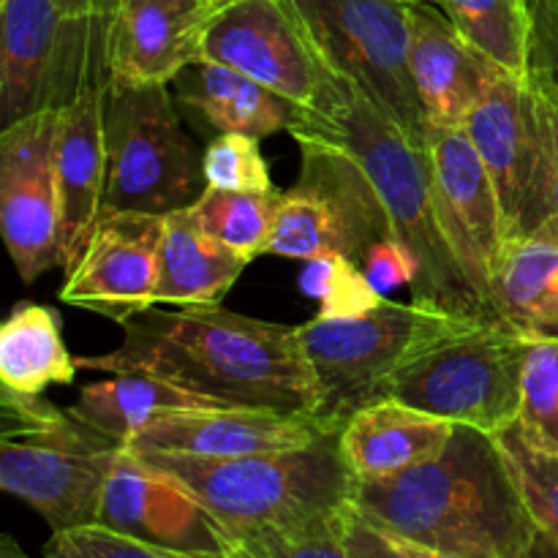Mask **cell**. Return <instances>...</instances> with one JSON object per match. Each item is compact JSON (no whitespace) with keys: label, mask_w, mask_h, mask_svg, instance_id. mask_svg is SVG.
I'll return each instance as SVG.
<instances>
[{"label":"cell","mask_w":558,"mask_h":558,"mask_svg":"<svg viewBox=\"0 0 558 558\" xmlns=\"http://www.w3.org/2000/svg\"><path fill=\"white\" fill-rule=\"evenodd\" d=\"M120 327L118 349L76 357V365L158 376L221 407L319 414V387L298 327L234 314L223 305L147 308Z\"/></svg>","instance_id":"cell-1"},{"label":"cell","mask_w":558,"mask_h":558,"mask_svg":"<svg viewBox=\"0 0 558 558\" xmlns=\"http://www.w3.org/2000/svg\"><path fill=\"white\" fill-rule=\"evenodd\" d=\"M352 505L390 537L458 558H515L537 532L496 436L472 425L430 461L354 483Z\"/></svg>","instance_id":"cell-2"},{"label":"cell","mask_w":558,"mask_h":558,"mask_svg":"<svg viewBox=\"0 0 558 558\" xmlns=\"http://www.w3.org/2000/svg\"><path fill=\"white\" fill-rule=\"evenodd\" d=\"M303 129L336 142L368 174L390 216L396 238L420 259L414 303L480 325H505L469 283L439 223L428 150L414 145L363 90L327 71L319 101L300 109L289 131Z\"/></svg>","instance_id":"cell-3"},{"label":"cell","mask_w":558,"mask_h":558,"mask_svg":"<svg viewBox=\"0 0 558 558\" xmlns=\"http://www.w3.org/2000/svg\"><path fill=\"white\" fill-rule=\"evenodd\" d=\"M140 456L185 485L221 523L232 545L256 532H298L336 521L354 496L341 430L298 450L243 458Z\"/></svg>","instance_id":"cell-4"},{"label":"cell","mask_w":558,"mask_h":558,"mask_svg":"<svg viewBox=\"0 0 558 558\" xmlns=\"http://www.w3.org/2000/svg\"><path fill=\"white\" fill-rule=\"evenodd\" d=\"M0 488L25 501L52 534L96 526L104 485L125 445L44 396H0Z\"/></svg>","instance_id":"cell-5"},{"label":"cell","mask_w":558,"mask_h":558,"mask_svg":"<svg viewBox=\"0 0 558 558\" xmlns=\"http://www.w3.org/2000/svg\"><path fill=\"white\" fill-rule=\"evenodd\" d=\"M120 0H0V125L65 109L109 76Z\"/></svg>","instance_id":"cell-6"},{"label":"cell","mask_w":558,"mask_h":558,"mask_svg":"<svg viewBox=\"0 0 558 558\" xmlns=\"http://www.w3.org/2000/svg\"><path fill=\"white\" fill-rule=\"evenodd\" d=\"M325 71L363 90L417 147L430 123L412 76L407 0H283Z\"/></svg>","instance_id":"cell-7"},{"label":"cell","mask_w":558,"mask_h":558,"mask_svg":"<svg viewBox=\"0 0 558 558\" xmlns=\"http://www.w3.org/2000/svg\"><path fill=\"white\" fill-rule=\"evenodd\" d=\"M461 319L423 303H392L354 319H316L300 325V343L319 387L322 417L347 423L379 398L381 387L412 360L441 341L474 330Z\"/></svg>","instance_id":"cell-8"},{"label":"cell","mask_w":558,"mask_h":558,"mask_svg":"<svg viewBox=\"0 0 558 558\" xmlns=\"http://www.w3.org/2000/svg\"><path fill=\"white\" fill-rule=\"evenodd\" d=\"M107 213H167L191 207L207 189L202 156L174 112L169 85L109 76L104 96Z\"/></svg>","instance_id":"cell-9"},{"label":"cell","mask_w":558,"mask_h":558,"mask_svg":"<svg viewBox=\"0 0 558 558\" xmlns=\"http://www.w3.org/2000/svg\"><path fill=\"white\" fill-rule=\"evenodd\" d=\"M532 338L507 325H480L428 349L398 371L379 398L499 434L521 412V381ZM376 398V401H379Z\"/></svg>","instance_id":"cell-10"},{"label":"cell","mask_w":558,"mask_h":558,"mask_svg":"<svg viewBox=\"0 0 558 558\" xmlns=\"http://www.w3.org/2000/svg\"><path fill=\"white\" fill-rule=\"evenodd\" d=\"M289 134L303 153V172L281 196L267 254L298 262L347 254L360 262L371 245L396 238L368 174L343 147L314 131Z\"/></svg>","instance_id":"cell-11"},{"label":"cell","mask_w":558,"mask_h":558,"mask_svg":"<svg viewBox=\"0 0 558 558\" xmlns=\"http://www.w3.org/2000/svg\"><path fill=\"white\" fill-rule=\"evenodd\" d=\"M463 129L494 180L505 240L529 234L554 216L548 120L529 76L496 65Z\"/></svg>","instance_id":"cell-12"},{"label":"cell","mask_w":558,"mask_h":558,"mask_svg":"<svg viewBox=\"0 0 558 558\" xmlns=\"http://www.w3.org/2000/svg\"><path fill=\"white\" fill-rule=\"evenodd\" d=\"M60 112L44 109L0 131V223L25 283L60 267L58 153Z\"/></svg>","instance_id":"cell-13"},{"label":"cell","mask_w":558,"mask_h":558,"mask_svg":"<svg viewBox=\"0 0 558 558\" xmlns=\"http://www.w3.org/2000/svg\"><path fill=\"white\" fill-rule=\"evenodd\" d=\"M202 60L251 76L298 109L314 107L327 82L283 0H229L207 27Z\"/></svg>","instance_id":"cell-14"},{"label":"cell","mask_w":558,"mask_h":558,"mask_svg":"<svg viewBox=\"0 0 558 558\" xmlns=\"http://www.w3.org/2000/svg\"><path fill=\"white\" fill-rule=\"evenodd\" d=\"M163 216L107 213L87 238L80 259L63 270L58 298L125 325L156 305Z\"/></svg>","instance_id":"cell-15"},{"label":"cell","mask_w":558,"mask_h":558,"mask_svg":"<svg viewBox=\"0 0 558 558\" xmlns=\"http://www.w3.org/2000/svg\"><path fill=\"white\" fill-rule=\"evenodd\" d=\"M428 158L436 213L447 243L474 292L499 316L490 294V276L505 245V223L494 180L463 125L430 129Z\"/></svg>","instance_id":"cell-16"},{"label":"cell","mask_w":558,"mask_h":558,"mask_svg":"<svg viewBox=\"0 0 558 558\" xmlns=\"http://www.w3.org/2000/svg\"><path fill=\"white\" fill-rule=\"evenodd\" d=\"M96 526L161 548L232 554V539L199 499L129 447L104 485Z\"/></svg>","instance_id":"cell-17"},{"label":"cell","mask_w":558,"mask_h":558,"mask_svg":"<svg viewBox=\"0 0 558 558\" xmlns=\"http://www.w3.org/2000/svg\"><path fill=\"white\" fill-rule=\"evenodd\" d=\"M341 428L343 423L322 414L238 407L183 409L153 420L129 441V450L191 458H243L316 445Z\"/></svg>","instance_id":"cell-18"},{"label":"cell","mask_w":558,"mask_h":558,"mask_svg":"<svg viewBox=\"0 0 558 558\" xmlns=\"http://www.w3.org/2000/svg\"><path fill=\"white\" fill-rule=\"evenodd\" d=\"M229 0H120L109 36V76L134 85L178 80L202 60L210 22Z\"/></svg>","instance_id":"cell-19"},{"label":"cell","mask_w":558,"mask_h":558,"mask_svg":"<svg viewBox=\"0 0 558 558\" xmlns=\"http://www.w3.org/2000/svg\"><path fill=\"white\" fill-rule=\"evenodd\" d=\"M109 76L82 87L80 96L60 112L58 196H60V270L80 259L87 238L104 216L107 189V145H104V96Z\"/></svg>","instance_id":"cell-20"},{"label":"cell","mask_w":558,"mask_h":558,"mask_svg":"<svg viewBox=\"0 0 558 558\" xmlns=\"http://www.w3.org/2000/svg\"><path fill=\"white\" fill-rule=\"evenodd\" d=\"M412 76L430 129L463 125L496 63L469 47L436 3H412Z\"/></svg>","instance_id":"cell-21"},{"label":"cell","mask_w":558,"mask_h":558,"mask_svg":"<svg viewBox=\"0 0 558 558\" xmlns=\"http://www.w3.org/2000/svg\"><path fill=\"white\" fill-rule=\"evenodd\" d=\"M456 434V423L434 417L396 398L357 409L341 428V450L354 483L401 474L430 461Z\"/></svg>","instance_id":"cell-22"},{"label":"cell","mask_w":558,"mask_h":558,"mask_svg":"<svg viewBox=\"0 0 558 558\" xmlns=\"http://www.w3.org/2000/svg\"><path fill=\"white\" fill-rule=\"evenodd\" d=\"M501 322L526 338H558V216L505 240L490 276Z\"/></svg>","instance_id":"cell-23"},{"label":"cell","mask_w":558,"mask_h":558,"mask_svg":"<svg viewBox=\"0 0 558 558\" xmlns=\"http://www.w3.org/2000/svg\"><path fill=\"white\" fill-rule=\"evenodd\" d=\"M251 262L199 227L191 207L163 216L156 305H221Z\"/></svg>","instance_id":"cell-24"},{"label":"cell","mask_w":558,"mask_h":558,"mask_svg":"<svg viewBox=\"0 0 558 558\" xmlns=\"http://www.w3.org/2000/svg\"><path fill=\"white\" fill-rule=\"evenodd\" d=\"M178 101L194 109L218 134H248L256 140L289 131L300 109L229 65L199 60L178 76Z\"/></svg>","instance_id":"cell-25"},{"label":"cell","mask_w":558,"mask_h":558,"mask_svg":"<svg viewBox=\"0 0 558 558\" xmlns=\"http://www.w3.org/2000/svg\"><path fill=\"white\" fill-rule=\"evenodd\" d=\"M221 403L202 398L196 392L174 387L158 376L147 374H109V379L80 387V396L69 412L98 434L129 447L140 430L153 420L183 409H210Z\"/></svg>","instance_id":"cell-26"},{"label":"cell","mask_w":558,"mask_h":558,"mask_svg":"<svg viewBox=\"0 0 558 558\" xmlns=\"http://www.w3.org/2000/svg\"><path fill=\"white\" fill-rule=\"evenodd\" d=\"M80 371L65 349L60 314L49 305L20 303L0 327V381L20 396H44L52 385H71Z\"/></svg>","instance_id":"cell-27"},{"label":"cell","mask_w":558,"mask_h":558,"mask_svg":"<svg viewBox=\"0 0 558 558\" xmlns=\"http://www.w3.org/2000/svg\"><path fill=\"white\" fill-rule=\"evenodd\" d=\"M469 47L510 74L526 76L529 3L526 0H441Z\"/></svg>","instance_id":"cell-28"},{"label":"cell","mask_w":558,"mask_h":558,"mask_svg":"<svg viewBox=\"0 0 558 558\" xmlns=\"http://www.w3.org/2000/svg\"><path fill=\"white\" fill-rule=\"evenodd\" d=\"M281 196V191L251 194V191L205 189V194L191 205V213L210 238L254 262L270 248Z\"/></svg>","instance_id":"cell-29"},{"label":"cell","mask_w":558,"mask_h":558,"mask_svg":"<svg viewBox=\"0 0 558 558\" xmlns=\"http://www.w3.org/2000/svg\"><path fill=\"white\" fill-rule=\"evenodd\" d=\"M496 441L510 463L512 480L532 521L558 537V450L534 441L518 420L499 430Z\"/></svg>","instance_id":"cell-30"},{"label":"cell","mask_w":558,"mask_h":558,"mask_svg":"<svg viewBox=\"0 0 558 558\" xmlns=\"http://www.w3.org/2000/svg\"><path fill=\"white\" fill-rule=\"evenodd\" d=\"M300 289L319 303L316 316L322 319H354L371 314L387 300L376 292L360 262L347 254H325L305 262Z\"/></svg>","instance_id":"cell-31"},{"label":"cell","mask_w":558,"mask_h":558,"mask_svg":"<svg viewBox=\"0 0 558 558\" xmlns=\"http://www.w3.org/2000/svg\"><path fill=\"white\" fill-rule=\"evenodd\" d=\"M518 425L534 441L558 450V338H532L523 365Z\"/></svg>","instance_id":"cell-32"},{"label":"cell","mask_w":558,"mask_h":558,"mask_svg":"<svg viewBox=\"0 0 558 558\" xmlns=\"http://www.w3.org/2000/svg\"><path fill=\"white\" fill-rule=\"evenodd\" d=\"M202 169H205L207 189L251 191V194L278 191L256 136L218 134L202 156Z\"/></svg>","instance_id":"cell-33"},{"label":"cell","mask_w":558,"mask_h":558,"mask_svg":"<svg viewBox=\"0 0 558 558\" xmlns=\"http://www.w3.org/2000/svg\"><path fill=\"white\" fill-rule=\"evenodd\" d=\"M47 550L49 558H234L232 554H191V550L161 548L104 526L52 534Z\"/></svg>","instance_id":"cell-34"},{"label":"cell","mask_w":558,"mask_h":558,"mask_svg":"<svg viewBox=\"0 0 558 558\" xmlns=\"http://www.w3.org/2000/svg\"><path fill=\"white\" fill-rule=\"evenodd\" d=\"M347 512V510H343ZM338 521L298 532H256L232 545L234 558H354L338 534Z\"/></svg>","instance_id":"cell-35"},{"label":"cell","mask_w":558,"mask_h":558,"mask_svg":"<svg viewBox=\"0 0 558 558\" xmlns=\"http://www.w3.org/2000/svg\"><path fill=\"white\" fill-rule=\"evenodd\" d=\"M529 3L526 76L534 87L558 90V0Z\"/></svg>","instance_id":"cell-36"},{"label":"cell","mask_w":558,"mask_h":558,"mask_svg":"<svg viewBox=\"0 0 558 558\" xmlns=\"http://www.w3.org/2000/svg\"><path fill=\"white\" fill-rule=\"evenodd\" d=\"M360 267L381 298L401 287H414L420 278V259L398 238H387L371 245L360 259Z\"/></svg>","instance_id":"cell-37"},{"label":"cell","mask_w":558,"mask_h":558,"mask_svg":"<svg viewBox=\"0 0 558 558\" xmlns=\"http://www.w3.org/2000/svg\"><path fill=\"white\" fill-rule=\"evenodd\" d=\"M338 534H341L343 545L354 558H409L398 548L390 534L374 526L354 505H349L341 521H338Z\"/></svg>","instance_id":"cell-38"},{"label":"cell","mask_w":558,"mask_h":558,"mask_svg":"<svg viewBox=\"0 0 558 558\" xmlns=\"http://www.w3.org/2000/svg\"><path fill=\"white\" fill-rule=\"evenodd\" d=\"M548 120V142H550V194H554V213L558 216V90H543L537 87Z\"/></svg>","instance_id":"cell-39"},{"label":"cell","mask_w":558,"mask_h":558,"mask_svg":"<svg viewBox=\"0 0 558 558\" xmlns=\"http://www.w3.org/2000/svg\"><path fill=\"white\" fill-rule=\"evenodd\" d=\"M515 558H558V537L548 534L545 529H537L526 543V548Z\"/></svg>","instance_id":"cell-40"},{"label":"cell","mask_w":558,"mask_h":558,"mask_svg":"<svg viewBox=\"0 0 558 558\" xmlns=\"http://www.w3.org/2000/svg\"><path fill=\"white\" fill-rule=\"evenodd\" d=\"M387 534V532H385ZM396 539V537H392ZM398 548L403 550L409 558H458V556H450V554H439V550H430V548H423V545H412V543H403V539H396Z\"/></svg>","instance_id":"cell-41"},{"label":"cell","mask_w":558,"mask_h":558,"mask_svg":"<svg viewBox=\"0 0 558 558\" xmlns=\"http://www.w3.org/2000/svg\"><path fill=\"white\" fill-rule=\"evenodd\" d=\"M407 3H436V5H439L441 0H407Z\"/></svg>","instance_id":"cell-42"}]
</instances>
